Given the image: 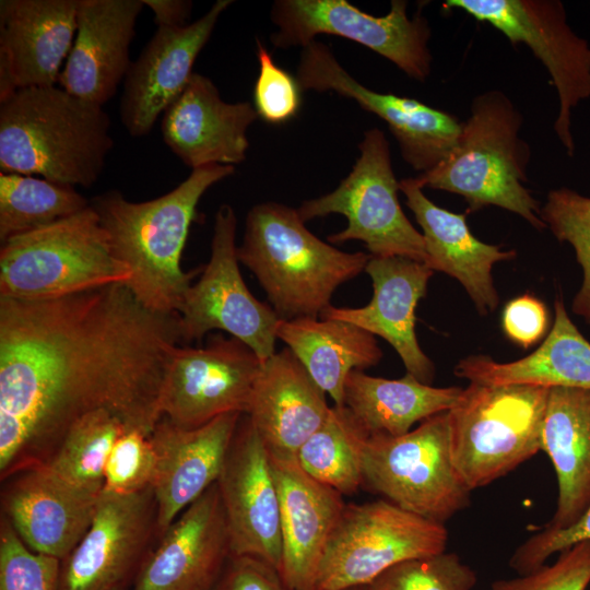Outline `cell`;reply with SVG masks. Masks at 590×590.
Segmentation results:
<instances>
[{
    "label": "cell",
    "mask_w": 590,
    "mask_h": 590,
    "mask_svg": "<svg viewBox=\"0 0 590 590\" xmlns=\"http://www.w3.org/2000/svg\"><path fill=\"white\" fill-rule=\"evenodd\" d=\"M370 255L345 252L315 236L297 209L256 204L237 258L257 278L281 320L319 318L334 291L365 271Z\"/></svg>",
    "instance_id": "277c9868"
},
{
    "label": "cell",
    "mask_w": 590,
    "mask_h": 590,
    "mask_svg": "<svg viewBox=\"0 0 590 590\" xmlns=\"http://www.w3.org/2000/svg\"><path fill=\"white\" fill-rule=\"evenodd\" d=\"M179 345L180 315L148 309L126 284L44 300L0 297V479L46 463L96 409L149 436Z\"/></svg>",
    "instance_id": "6da1fadb"
},
{
    "label": "cell",
    "mask_w": 590,
    "mask_h": 590,
    "mask_svg": "<svg viewBox=\"0 0 590 590\" xmlns=\"http://www.w3.org/2000/svg\"><path fill=\"white\" fill-rule=\"evenodd\" d=\"M130 269L118 260L90 205L51 225L2 244L0 297L44 300L110 284H127Z\"/></svg>",
    "instance_id": "8992f818"
},
{
    "label": "cell",
    "mask_w": 590,
    "mask_h": 590,
    "mask_svg": "<svg viewBox=\"0 0 590 590\" xmlns=\"http://www.w3.org/2000/svg\"><path fill=\"white\" fill-rule=\"evenodd\" d=\"M229 557L228 528L215 482L158 538L130 590H210Z\"/></svg>",
    "instance_id": "ac0fdd59"
},
{
    "label": "cell",
    "mask_w": 590,
    "mask_h": 590,
    "mask_svg": "<svg viewBox=\"0 0 590 590\" xmlns=\"http://www.w3.org/2000/svg\"><path fill=\"white\" fill-rule=\"evenodd\" d=\"M234 209L222 204L214 217L211 257L179 309L184 345L200 342L212 330L228 332L264 362L275 353L281 319L258 300L239 271Z\"/></svg>",
    "instance_id": "4fadbf2b"
},
{
    "label": "cell",
    "mask_w": 590,
    "mask_h": 590,
    "mask_svg": "<svg viewBox=\"0 0 590 590\" xmlns=\"http://www.w3.org/2000/svg\"><path fill=\"white\" fill-rule=\"evenodd\" d=\"M210 590H290L280 573L250 557L231 556Z\"/></svg>",
    "instance_id": "ee69618b"
},
{
    "label": "cell",
    "mask_w": 590,
    "mask_h": 590,
    "mask_svg": "<svg viewBox=\"0 0 590 590\" xmlns=\"http://www.w3.org/2000/svg\"><path fill=\"white\" fill-rule=\"evenodd\" d=\"M0 167L85 188L95 184L114 141L103 106L66 90H17L0 103Z\"/></svg>",
    "instance_id": "3957f363"
},
{
    "label": "cell",
    "mask_w": 590,
    "mask_h": 590,
    "mask_svg": "<svg viewBox=\"0 0 590 590\" xmlns=\"http://www.w3.org/2000/svg\"><path fill=\"white\" fill-rule=\"evenodd\" d=\"M296 79L302 90L335 92L382 119L396 138L403 160L426 173L445 162L458 145L463 122L417 99L380 93L354 79L326 44L302 48Z\"/></svg>",
    "instance_id": "5bb4252c"
},
{
    "label": "cell",
    "mask_w": 590,
    "mask_h": 590,
    "mask_svg": "<svg viewBox=\"0 0 590 590\" xmlns=\"http://www.w3.org/2000/svg\"><path fill=\"white\" fill-rule=\"evenodd\" d=\"M541 219L554 236L568 243L582 269V283L571 310L590 326V197L570 188L551 190L541 208Z\"/></svg>",
    "instance_id": "d590c367"
},
{
    "label": "cell",
    "mask_w": 590,
    "mask_h": 590,
    "mask_svg": "<svg viewBox=\"0 0 590 590\" xmlns=\"http://www.w3.org/2000/svg\"><path fill=\"white\" fill-rule=\"evenodd\" d=\"M269 453L280 500V575L290 590H312L328 540L345 507L342 494L307 474L295 456Z\"/></svg>",
    "instance_id": "d4e9b609"
},
{
    "label": "cell",
    "mask_w": 590,
    "mask_h": 590,
    "mask_svg": "<svg viewBox=\"0 0 590 590\" xmlns=\"http://www.w3.org/2000/svg\"><path fill=\"white\" fill-rule=\"evenodd\" d=\"M61 560L31 550L10 521H0V590H58Z\"/></svg>",
    "instance_id": "74e56055"
},
{
    "label": "cell",
    "mask_w": 590,
    "mask_h": 590,
    "mask_svg": "<svg viewBox=\"0 0 590 590\" xmlns=\"http://www.w3.org/2000/svg\"><path fill=\"white\" fill-rule=\"evenodd\" d=\"M590 583V540L581 541L559 553L552 565L500 579L489 590H586Z\"/></svg>",
    "instance_id": "60d3db41"
},
{
    "label": "cell",
    "mask_w": 590,
    "mask_h": 590,
    "mask_svg": "<svg viewBox=\"0 0 590 590\" xmlns=\"http://www.w3.org/2000/svg\"><path fill=\"white\" fill-rule=\"evenodd\" d=\"M369 434L345 405L330 406L322 425L296 453L302 469L342 495L363 485L362 452Z\"/></svg>",
    "instance_id": "d6a6232c"
},
{
    "label": "cell",
    "mask_w": 590,
    "mask_h": 590,
    "mask_svg": "<svg viewBox=\"0 0 590 590\" xmlns=\"http://www.w3.org/2000/svg\"><path fill=\"white\" fill-rule=\"evenodd\" d=\"M359 156L351 173L331 192L304 201L297 209L307 222L341 214L347 226L328 236L332 244L361 240L373 257H405L426 262L422 233L405 216L398 198L389 142L373 128L358 144Z\"/></svg>",
    "instance_id": "9c48e42d"
},
{
    "label": "cell",
    "mask_w": 590,
    "mask_h": 590,
    "mask_svg": "<svg viewBox=\"0 0 590 590\" xmlns=\"http://www.w3.org/2000/svg\"><path fill=\"white\" fill-rule=\"evenodd\" d=\"M90 206L74 187L16 173H0V240L51 225Z\"/></svg>",
    "instance_id": "836d02e7"
},
{
    "label": "cell",
    "mask_w": 590,
    "mask_h": 590,
    "mask_svg": "<svg viewBox=\"0 0 590 590\" xmlns=\"http://www.w3.org/2000/svg\"><path fill=\"white\" fill-rule=\"evenodd\" d=\"M241 415L226 413L194 428L165 416L157 422L149 438L155 452L158 538L217 481Z\"/></svg>",
    "instance_id": "44dd1931"
},
{
    "label": "cell",
    "mask_w": 590,
    "mask_h": 590,
    "mask_svg": "<svg viewBox=\"0 0 590 590\" xmlns=\"http://www.w3.org/2000/svg\"><path fill=\"white\" fill-rule=\"evenodd\" d=\"M142 0H79L76 35L58 84L70 94L103 106L131 66L130 44Z\"/></svg>",
    "instance_id": "484cf974"
},
{
    "label": "cell",
    "mask_w": 590,
    "mask_h": 590,
    "mask_svg": "<svg viewBox=\"0 0 590 590\" xmlns=\"http://www.w3.org/2000/svg\"><path fill=\"white\" fill-rule=\"evenodd\" d=\"M154 13L157 27L179 28L187 26L192 2L187 0H142Z\"/></svg>",
    "instance_id": "f6af8a7d"
},
{
    "label": "cell",
    "mask_w": 590,
    "mask_h": 590,
    "mask_svg": "<svg viewBox=\"0 0 590 590\" xmlns=\"http://www.w3.org/2000/svg\"><path fill=\"white\" fill-rule=\"evenodd\" d=\"M258 118L252 104L224 102L208 76L193 72L164 111L161 131L166 145L191 169L234 166L246 160L247 130Z\"/></svg>",
    "instance_id": "cb8c5ba5"
},
{
    "label": "cell",
    "mask_w": 590,
    "mask_h": 590,
    "mask_svg": "<svg viewBox=\"0 0 590 590\" xmlns=\"http://www.w3.org/2000/svg\"><path fill=\"white\" fill-rule=\"evenodd\" d=\"M521 125L520 113L500 91L476 96L452 154L417 176L418 181L423 188L462 196L468 212L495 205L545 228L538 201L523 186L530 150L519 138Z\"/></svg>",
    "instance_id": "5b68a950"
},
{
    "label": "cell",
    "mask_w": 590,
    "mask_h": 590,
    "mask_svg": "<svg viewBox=\"0 0 590 590\" xmlns=\"http://www.w3.org/2000/svg\"><path fill=\"white\" fill-rule=\"evenodd\" d=\"M444 8L460 9L503 33L512 45H527L543 63L559 101L554 130L568 156L575 153L571 110L590 97V46L567 23L558 0H448Z\"/></svg>",
    "instance_id": "7c38bea8"
},
{
    "label": "cell",
    "mask_w": 590,
    "mask_h": 590,
    "mask_svg": "<svg viewBox=\"0 0 590 590\" xmlns=\"http://www.w3.org/2000/svg\"><path fill=\"white\" fill-rule=\"evenodd\" d=\"M119 590H130V589H119Z\"/></svg>",
    "instance_id": "7dc6e473"
},
{
    "label": "cell",
    "mask_w": 590,
    "mask_h": 590,
    "mask_svg": "<svg viewBox=\"0 0 590 590\" xmlns=\"http://www.w3.org/2000/svg\"><path fill=\"white\" fill-rule=\"evenodd\" d=\"M232 3L217 0L203 16L184 27H157L123 80L120 118L131 137L149 134L160 115L180 96L198 55Z\"/></svg>",
    "instance_id": "d6986e66"
},
{
    "label": "cell",
    "mask_w": 590,
    "mask_h": 590,
    "mask_svg": "<svg viewBox=\"0 0 590 590\" xmlns=\"http://www.w3.org/2000/svg\"><path fill=\"white\" fill-rule=\"evenodd\" d=\"M78 2L0 1V103L17 90L58 83L76 33Z\"/></svg>",
    "instance_id": "7402d4cb"
},
{
    "label": "cell",
    "mask_w": 590,
    "mask_h": 590,
    "mask_svg": "<svg viewBox=\"0 0 590 590\" xmlns=\"http://www.w3.org/2000/svg\"><path fill=\"white\" fill-rule=\"evenodd\" d=\"M261 365L248 345L221 333L211 335L204 346L179 345L162 386V416L194 428L226 413L246 414Z\"/></svg>",
    "instance_id": "2e32d148"
},
{
    "label": "cell",
    "mask_w": 590,
    "mask_h": 590,
    "mask_svg": "<svg viewBox=\"0 0 590 590\" xmlns=\"http://www.w3.org/2000/svg\"><path fill=\"white\" fill-rule=\"evenodd\" d=\"M344 590H367V586H356V587H352V588H347V589H344Z\"/></svg>",
    "instance_id": "bcb514c9"
},
{
    "label": "cell",
    "mask_w": 590,
    "mask_h": 590,
    "mask_svg": "<svg viewBox=\"0 0 590 590\" xmlns=\"http://www.w3.org/2000/svg\"><path fill=\"white\" fill-rule=\"evenodd\" d=\"M256 44L259 73L253 87L255 109L269 123H284L299 110L303 90L296 78L273 61L259 39Z\"/></svg>",
    "instance_id": "ab89813d"
},
{
    "label": "cell",
    "mask_w": 590,
    "mask_h": 590,
    "mask_svg": "<svg viewBox=\"0 0 590 590\" xmlns=\"http://www.w3.org/2000/svg\"><path fill=\"white\" fill-rule=\"evenodd\" d=\"M444 523L387 499L346 504L319 563L312 590H344L371 582L390 567L446 552Z\"/></svg>",
    "instance_id": "30bf717a"
},
{
    "label": "cell",
    "mask_w": 590,
    "mask_h": 590,
    "mask_svg": "<svg viewBox=\"0 0 590 590\" xmlns=\"http://www.w3.org/2000/svg\"><path fill=\"white\" fill-rule=\"evenodd\" d=\"M126 430L125 423L108 410L90 411L70 426L45 464L68 483L102 493L108 456Z\"/></svg>",
    "instance_id": "e575fe53"
},
{
    "label": "cell",
    "mask_w": 590,
    "mask_h": 590,
    "mask_svg": "<svg viewBox=\"0 0 590 590\" xmlns=\"http://www.w3.org/2000/svg\"><path fill=\"white\" fill-rule=\"evenodd\" d=\"M590 540V506L569 528L548 530L543 528L519 545L509 565L518 575L532 573L543 566L554 553L569 548L578 542Z\"/></svg>",
    "instance_id": "b9f144b4"
},
{
    "label": "cell",
    "mask_w": 590,
    "mask_h": 590,
    "mask_svg": "<svg viewBox=\"0 0 590 590\" xmlns=\"http://www.w3.org/2000/svg\"><path fill=\"white\" fill-rule=\"evenodd\" d=\"M157 540L152 487L131 494L103 491L90 528L61 560L58 590L130 589Z\"/></svg>",
    "instance_id": "9a60e30c"
},
{
    "label": "cell",
    "mask_w": 590,
    "mask_h": 590,
    "mask_svg": "<svg viewBox=\"0 0 590 590\" xmlns=\"http://www.w3.org/2000/svg\"><path fill=\"white\" fill-rule=\"evenodd\" d=\"M276 338L291 349L335 405H343L347 375L373 367L382 358L374 334L343 320L310 317L281 320Z\"/></svg>",
    "instance_id": "4dcf8cb0"
},
{
    "label": "cell",
    "mask_w": 590,
    "mask_h": 590,
    "mask_svg": "<svg viewBox=\"0 0 590 590\" xmlns=\"http://www.w3.org/2000/svg\"><path fill=\"white\" fill-rule=\"evenodd\" d=\"M408 2L392 0L384 16L368 14L346 0H276L271 20L274 47H305L318 35L353 40L388 59L410 78L424 82L430 74V28L417 12L406 13Z\"/></svg>",
    "instance_id": "8fae6325"
},
{
    "label": "cell",
    "mask_w": 590,
    "mask_h": 590,
    "mask_svg": "<svg viewBox=\"0 0 590 590\" xmlns=\"http://www.w3.org/2000/svg\"><path fill=\"white\" fill-rule=\"evenodd\" d=\"M462 388H436L408 374L400 379L352 370L344 384L343 405L370 435L401 436L424 420L449 411Z\"/></svg>",
    "instance_id": "1f68e13d"
},
{
    "label": "cell",
    "mask_w": 590,
    "mask_h": 590,
    "mask_svg": "<svg viewBox=\"0 0 590 590\" xmlns=\"http://www.w3.org/2000/svg\"><path fill=\"white\" fill-rule=\"evenodd\" d=\"M362 474L363 484L388 502L440 523L471 503L472 491L451 460L448 411L401 436L370 435Z\"/></svg>",
    "instance_id": "ba28073f"
},
{
    "label": "cell",
    "mask_w": 590,
    "mask_h": 590,
    "mask_svg": "<svg viewBox=\"0 0 590 590\" xmlns=\"http://www.w3.org/2000/svg\"><path fill=\"white\" fill-rule=\"evenodd\" d=\"M541 450L553 463L558 488L544 528H569L590 506V389L550 387Z\"/></svg>",
    "instance_id": "f1b7e54d"
},
{
    "label": "cell",
    "mask_w": 590,
    "mask_h": 590,
    "mask_svg": "<svg viewBox=\"0 0 590 590\" xmlns=\"http://www.w3.org/2000/svg\"><path fill=\"white\" fill-rule=\"evenodd\" d=\"M475 571L455 553L401 562L375 578L367 590H471Z\"/></svg>",
    "instance_id": "8d00e7d4"
},
{
    "label": "cell",
    "mask_w": 590,
    "mask_h": 590,
    "mask_svg": "<svg viewBox=\"0 0 590 590\" xmlns=\"http://www.w3.org/2000/svg\"><path fill=\"white\" fill-rule=\"evenodd\" d=\"M502 328L512 343L529 349L547 331V308L542 300L531 294L518 296L504 307Z\"/></svg>",
    "instance_id": "7bdbcfd3"
},
{
    "label": "cell",
    "mask_w": 590,
    "mask_h": 590,
    "mask_svg": "<svg viewBox=\"0 0 590 590\" xmlns=\"http://www.w3.org/2000/svg\"><path fill=\"white\" fill-rule=\"evenodd\" d=\"M1 482V515L31 550L60 560L90 528L102 494L68 483L45 463Z\"/></svg>",
    "instance_id": "ffe728a7"
},
{
    "label": "cell",
    "mask_w": 590,
    "mask_h": 590,
    "mask_svg": "<svg viewBox=\"0 0 590 590\" xmlns=\"http://www.w3.org/2000/svg\"><path fill=\"white\" fill-rule=\"evenodd\" d=\"M554 322L543 343L515 362L470 355L455 367L457 377L483 385H533L590 389V342L569 318L563 298L554 302Z\"/></svg>",
    "instance_id": "f546056e"
},
{
    "label": "cell",
    "mask_w": 590,
    "mask_h": 590,
    "mask_svg": "<svg viewBox=\"0 0 590 590\" xmlns=\"http://www.w3.org/2000/svg\"><path fill=\"white\" fill-rule=\"evenodd\" d=\"M231 556L261 560L278 571L282 558L280 500L268 449L241 415L216 481Z\"/></svg>",
    "instance_id": "e0dca14e"
},
{
    "label": "cell",
    "mask_w": 590,
    "mask_h": 590,
    "mask_svg": "<svg viewBox=\"0 0 590 590\" xmlns=\"http://www.w3.org/2000/svg\"><path fill=\"white\" fill-rule=\"evenodd\" d=\"M399 188L422 228L425 264L457 279L481 315L493 312L499 304L493 266L512 260L516 251H504L477 239L467 224V214L450 212L432 202L417 177L400 180Z\"/></svg>",
    "instance_id": "83f0119b"
},
{
    "label": "cell",
    "mask_w": 590,
    "mask_h": 590,
    "mask_svg": "<svg viewBox=\"0 0 590 590\" xmlns=\"http://www.w3.org/2000/svg\"><path fill=\"white\" fill-rule=\"evenodd\" d=\"M365 272L374 294L361 308L328 306L319 316L351 322L385 339L399 354L406 373L430 385L435 366L422 351L415 333V309L426 295L433 270L405 257H370Z\"/></svg>",
    "instance_id": "603a6c76"
},
{
    "label": "cell",
    "mask_w": 590,
    "mask_h": 590,
    "mask_svg": "<svg viewBox=\"0 0 590 590\" xmlns=\"http://www.w3.org/2000/svg\"><path fill=\"white\" fill-rule=\"evenodd\" d=\"M155 452L148 435L126 430L115 442L105 467V492L131 494L152 487Z\"/></svg>",
    "instance_id": "f35d334b"
},
{
    "label": "cell",
    "mask_w": 590,
    "mask_h": 590,
    "mask_svg": "<svg viewBox=\"0 0 590 590\" xmlns=\"http://www.w3.org/2000/svg\"><path fill=\"white\" fill-rule=\"evenodd\" d=\"M329 410L326 392L286 346L262 362L245 415L270 453L296 457Z\"/></svg>",
    "instance_id": "4316f807"
},
{
    "label": "cell",
    "mask_w": 590,
    "mask_h": 590,
    "mask_svg": "<svg viewBox=\"0 0 590 590\" xmlns=\"http://www.w3.org/2000/svg\"><path fill=\"white\" fill-rule=\"evenodd\" d=\"M234 172V166L217 164L192 169L172 191L144 202H131L118 190L90 200L114 256L131 271L126 285L148 309L179 314L191 281L202 272H185L180 264L197 205L211 186Z\"/></svg>",
    "instance_id": "7a4b0ae2"
},
{
    "label": "cell",
    "mask_w": 590,
    "mask_h": 590,
    "mask_svg": "<svg viewBox=\"0 0 590 590\" xmlns=\"http://www.w3.org/2000/svg\"><path fill=\"white\" fill-rule=\"evenodd\" d=\"M548 387L470 382L448 411L452 463L473 491L541 450Z\"/></svg>",
    "instance_id": "52a82bcc"
}]
</instances>
